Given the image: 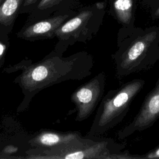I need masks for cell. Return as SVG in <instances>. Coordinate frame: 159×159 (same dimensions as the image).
Wrapping results in <instances>:
<instances>
[{
	"label": "cell",
	"mask_w": 159,
	"mask_h": 159,
	"mask_svg": "<svg viewBox=\"0 0 159 159\" xmlns=\"http://www.w3.org/2000/svg\"><path fill=\"white\" fill-rule=\"evenodd\" d=\"M40 0H24L21 7L20 12L26 13L29 12L35 7V4L39 2Z\"/></svg>",
	"instance_id": "cell-14"
},
{
	"label": "cell",
	"mask_w": 159,
	"mask_h": 159,
	"mask_svg": "<svg viewBox=\"0 0 159 159\" xmlns=\"http://www.w3.org/2000/svg\"><path fill=\"white\" fill-rule=\"evenodd\" d=\"M53 50L43 59L31 63L25 60L22 72L14 80L20 88L23 98L17 112L27 110L33 98L40 91L68 80H81L92 73V55L85 51L68 57Z\"/></svg>",
	"instance_id": "cell-1"
},
{
	"label": "cell",
	"mask_w": 159,
	"mask_h": 159,
	"mask_svg": "<svg viewBox=\"0 0 159 159\" xmlns=\"http://www.w3.org/2000/svg\"><path fill=\"white\" fill-rule=\"evenodd\" d=\"M159 119V78L147 94L139 112L132 120L117 132V138L124 140L135 132L145 130Z\"/></svg>",
	"instance_id": "cell-7"
},
{
	"label": "cell",
	"mask_w": 159,
	"mask_h": 159,
	"mask_svg": "<svg viewBox=\"0 0 159 159\" xmlns=\"http://www.w3.org/2000/svg\"><path fill=\"white\" fill-rule=\"evenodd\" d=\"M124 144L110 138L79 137L50 148H32L25 152L30 159H137L139 155L123 151Z\"/></svg>",
	"instance_id": "cell-3"
},
{
	"label": "cell",
	"mask_w": 159,
	"mask_h": 159,
	"mask_svg": "<svg viewBox=\"0 0 159 159\" xmlns=\"http://www.w3.org/2000/svg\"><path fill=\"white\" fill-rule=\"evenodd\" d=\"M0 158H10L8 156H6L4 154H0Z\"/></svg>",
	"instance_id": "cell-17"
},
{
	"label": "cell",
	"mask_w": 159,
	"mask_h": 159,
	"mask_svg": "<svg viewBox=\"0 0 159 159\" xmlns=\"http://www.w3.org/2000/svg\"><path fill=\"white\" fill-rule=\"evenodd\" d=\"M106 75L101 72L85 83L71 94V100L76 110V120L83 121L88 118L102 99L106 86Z\"/></svg>",
	"instance_id": "cell-6"
},
{
	"label": "cell",
	"mask_w": 159,
	"mask_h": 159,
	"mask_svg": "<svg viewBox=\"0 0 159 159\" xmlns=\"http://www.w3.org/2000/svg\"><path fill=\"white\" fill-rule=\"evenodd\" d=\"M101 22V14L94 7H83L56 30L58 42L54 50L63 54L76 43H87L96 35Z\"/></svg>",
	"instance_id": "cell-5"
},
{
	"label": "cell",
	"mask_w": 159,
	"mask_h": 159,
	"mask_svg": "<svg viewBox=\"0 0 159 159\" xmlns=\"http://www.w3.org/2000/svg\"><path fill=\"white\" fill-rule=\"evenodd\" d=\"M80 135L81 134L78 132H61L43 130L30 139L28 143L32 148H50L67 143Z\"/></svg>",
	"instance_id": "cell-9"
},
{
	"label": "cell",
	"mask_w": 159,
	"mask_h": 159,
	"mask_svg": "<svg viewBox=\"0 0 159 159\" xmlns=\"http://www.w3.org/2000/svg\"><path fill=\"white\" fill-rule=\"evenodd\" d=\"M76 13L73 10L63 11L55 13L52 16L25 23L17 33V37L31 42L53 39L55 37L56 30Z\"/></svg>",
	"instance_id": "cell-8"
},
{
	"label": "cell",
	"mask_w": 159,
	"mask_h": 159,
	"mask_svg": "<svg viewBox=\"0 0 159 159\" xmlns=\"http://www.w3.org/2000/svg\"><path fill=\"white\" fill-rule=\"evenodd\" d=\"M112 57L118 79L152 68L159 60V28L124 27L117 34Z\"/></svg>",
	"instance_id": "cell-2"
},
{
	"label": "cell",
	"mask_w": 159,
	"mask_h": 159,
	"mask_svg": "<svg viewBox=\"0 0 159 159\" xmlns=\"http://www.w3.org/2000/svg\"><path fill=\"white\" fill-rule=\"evenodd\" d=\"M113 9L116 19L124 27H132L133 1L112 0Z\"/></svg>",
	"instance_id": "cell-11"
},
{
	"label": "cell",
	"mask_w": 159,
	"mask_h": 159,
	"mask_svg": "<svg viewBox=\"0 0 159 159\" xmlns=\"http://www.w3.org/2000/svg\"><path fill=\"white\" fill-rule=\"evenodd\" d=\"M12 29L0 27V69L5 61V57L9 47V34Z\"/></svg>",
	"instance_id": "cell-13"
},
{
	"label": "cell",
	"mask_w": 159,
	"mask_h": 159,
	"mask_svg": "<svg viewBox=\"0 0 159 159\" xmlns=\"http://www.w3.org/2000/svg\"><path fill=\"white\" fill-rule=\"evenodd\" d=\"M139 158H159V145L145 154L139 155Z\"/></svg>",
	"instance_id": "cell-15"
},
{
	"label": "cell",
	"mask_w": 159,
	"mask_h": 159,
	"mask_svg": "<svg viewBox=\"0 0 159 159\" xmlns=\"http://www.w3.org/2000/svg\"><path fill=\"white\" fill-rule=\"evenodd\" d=\"M65 1H66V0H65ZM69 1H71L72 2H73V1H77V0H69ZM65 1H64V2H65Z\"/></svg>",
	"instance_id": "cell-19"
},
{
	"label": "cell",
	"mask_w": 159,
	"mask_h": 159,
	"mask_svg": "<svg viewBox=\"0 0 159 159\" xmlns=\"http://www.w3.org/2000/svg\"><path fill=\"white\" fill-rule=\"evenodd\" d=\"M153 18L154 19H157V18H159V7L157 9V10L155 11L154 14H153Z\"/></svg>",
	"instance_id": "cell-16"
},
{
	"label": "cell",
	"mask_w": 159,
	"mask_h": 159,
	"mask_svg": "<svg viewBox=\"0 0 159 159\" xmlns=\"http://www.w3.org/2000/svg\"><path fill=\"white\" fill-rule=\"evenodd\" d=\"M145 83L144 80L135 78L109 90L101 100L86 136L100 137L122 121Z\"/></svg>",
	"instance_id": "cell-4"
},
{
	"label": "cell",
	"mask_w": 159,
	"mask_h": 159,
	"mask_svg": "<svg viewBox=\"0 0 159 159\" xmlns=\"http://www.w3.org/2000/svg\"><path fill=\"white\" fill-rule=\"evenodd\" d=\"M65 0H40L36 6L30 11L27 22L50 16L52 13L58 11L59 4Z\"/></svg>",
	"instance_id": "cell-12"
},
{
	"label": "cell",
	"mask_w": 159,
	"mask_h": 159,
	"mask_svg": "<svg viewBox=\"0 0 159 159\" xmlns=\"http://www.w3.org/2000/svg\"><path fill=\"white\" fill-rule=\"evenodd\" d=\"M24 0H4L0 5V27L12 29Z\"/></svg>",
	"instance_id": "cell-10"
},
{
	"label": "cell",
	"mask_w": 159,
	"mask_h": 159,
	"mask_svg": "<svg viewBox=\"0 0 159 159\" xmlns=\"http://www.w3.org/2000/svg\"><path fill=\"white\" fill-rule=\"evenodd\" d=\"M4 1V0H0V5L1 4V3H2Z\"/></svg>",
	"instance_id": "cell-18"
}]
</instances>
